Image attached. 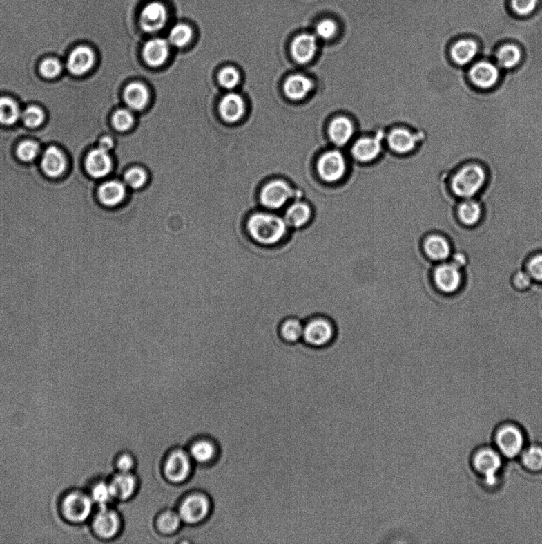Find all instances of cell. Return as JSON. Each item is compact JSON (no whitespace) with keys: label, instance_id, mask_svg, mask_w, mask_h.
<instances>
[{"label":"cell","instance_id":"6da1fadb","mask_svg":"<svg viewBox=\"0 0 542 544\" xmlns=\"http://www.w3.org/2000/svg\"><path fill=\"white\" fill-rule=\"evenodd\" d=\"M285 218L277 214L257 212L247 218L246 231L258 245L275 247L281 244L289 234Z\"/></svg>","mask_w":542,"mask_h":544},{"label":"cell","instance_id":"7a4b0ae2","mask_svg":"<svg viewBox=\"0 0 542 544\" xmlns=\"http://www.w3.org/2000/svg\"><path fill=\"white\" fill-rule=\"evenodd\" d=\"M95 504L87 490L72 489L66 491L59 501L63 520L75 526H86L94 514Z\"/></svg>","mask_w":542,"mask_h":544},{"label":"cell","instance_id":"3957f363","mask_svg":"<svg viewBox=\"0 0 542 544\" xmlns=\"http://www.w3.org/2000/svg\"><path fill=\"white\" fill-rule=\"evenodd\" d=\"M486 182L485 171L476 164L462 167L452 180V189L458 197L471 198L482 189Z\"/></svg>","mask_w":542,"mask_h":544},{"label":"cell","instance_id":"277c9868","mask_svg":"<svg viewBox=\"0 0 542 544\" xmlns=\"http://www.w3.org/2000/svg\"><path fill=\"white\" fill-rule=\"evenodd\" d=\"M89 526L98 542H107L118 537L123 523L119 512L108 506L98 507Z\"/></svg>","mask_w":542,"mask_h":544},{"label":"cell","instance_id":"5b68a950","mask_svg":"<svg viewBox=\"0 0 542 544\" xmlns=\"http://www.w3.org/2000/svg\"><path fill=\"white\" fill-rule=\"evenodd\" d=\"M497 451L503 457L514 458L523 453L525 439L522 429L513 423L499 426L494 435Z\"/></svg>","mask_w":542,"mask_h":544},{"label":"cell","instance_id":"8992f818","mask_svg":"<svg viewBox=\"0 0 542 544\" xmlns=\"http://www.w3.org/2000/svg\"><path fill=\"white\" fill-rule=\"evenodd\" d=\"M333 322L324 317H315L304 323L302 341L313 348L327 346L335 337Z\"/></svg>","mask_w":542,"mask_h":544},{"label":"cell","instance_id":"52a82bcc","mask_svg":"<svg viewBox=\"0 0 542 544\" xmlns=\"http://www.w3.org/2000/svg\"><path fill=\"white\" fill-rule=\"evenodd\" d=\"M473 468L481 475L487 485H496L502 468V455L497 449L489 447L478 449L472 458Z\"/></svg>","mask_w":542,"mask_h":544},{"label":"cell","instance_id":"ba28073f","mask_svg":"<svg viewBox=\"0 0 542 544\" xmlns=\"http://www.w3.org/2000/svg\"><path fill=\"white\" fill-rule=\"evenodd\" d=\"M211 507V502L206 495L202 493L192 494L182 502L178 514L182 522L189 525H196L206 519Z\"/></svg>","mask_w":542,"mask_h":544},{"label":"cell","instance_id":"9c48e42d","mask_svg":"<svg viewBox=\"0 0 542 544\" xmlns=\"http://www.w3.org/2000/svg\"><path fill=\"white\" fill-rule=\"evenodd\" d=\"M192 458L183 449L173 451L166 458L163 465V473L168 481L173 484H181L191 477Z\"/></svg>","mask_w":542,"mask_h":544},{"label":"cell","instance_id":"30bf717a","mask_svg":"<svg viewBox=\"0 0 542 544\" xmlns=\"http://www.w3.org/2000/svg\"><path fill=\"white\" fill-rule=\"evenodd\" d=\"M432 279L434 285L440 292L452 294L461 286L462 272L452 263H445L434 268Z\"/></svg>","mask_w":542,"mask_h":544},{"label":"cell","instance_id":"8fae6325","mask_svg":"<svg viewBox=\"0 0 542 544\" xmlns=\"http://www.w3.org/2000/svg\"><path fill=\"white\" fill-rule=\"evenodd\" d=\"M168 12L164 4L159 1L148 3L142 9L140 27L146 33H156L165 28Z\"/></svg>","mask_w":542,"mask_h":544},{"label":"cell","instance_id":"7c38bea8","mask_svg":"<svg viewBox=\"0 0 542 544\" xmlns=\"http://www.w3.org/2000/svg\"><path fill=\"white\" fill-rule=\"evenodd\" d=\"M318 169L322 179L329 182L339 181L345 174L346 162L338 151H330L320 156Z\"/></svg>","mask_w":542,"mask_h":544},{"label":"cell","instance_id":"4fadbf2b","mask_svg":"<svg viewBox=\"0 0 542 544\" xmlns=\"http://www.w3.org/2000/svg\"><path fill=\"white\" fill-rule=\"evenodd\" d=\"M293 196V191L285 182L277 180L270 182L261 193L263 206L271 210L280 209Z\"/></svg>","mask_w":542,"mask_h":544},{"label":"cell","instance_id":"5bb4252c","mask_svg":"<svg viewBox=\"0 0 542 544\" xmlns=\"http://www.w3.org/2000/svg\"><path fill=\"white\" fill-rule=\"evenodd\" d=\"M95 59L96 56L90 46L79 45L68 55L66 64L68 70L77 76L85 75L92 69Z\"/></svg>","mask_w":542,"mask_h":544},{"label":"cell","instance_id":"9a60e30c","mask_svg":"<svg viewBox=\"0 0 542 544\" xmlns=\"http://www.w3.org/2000/svg\"><path fill=\"white\" fill-rule=\"evenodd\" d=\"M318 50V39L311 33H302L293 39L291 50L292 56L300 64L312 61Z\"/></svg>","mask_w":542,"mask_h":544},{"label":"cell","instance_id":"2e32d148","mask_svg":"<svg viewBox=\"0 0 542 544\" xmlns=\"http://www.w3.org/2000/svg\"><path fill=\"white\" fill-rule=\"evenodd\" d=\"M470 77L473 85L481 90H489L496 85L499 71L492 62L482 61L471 68Z\"/></svg>","mask_w":542,"mask_h":544},{"label":"cell","instance_id":"e0dca14e","mask_svg":"<svg viewBox=\"0 0 542 544\" xmlns=\"http://www.w3.org/2000/svg\"><path fill=\"white\" fill-rule=\"evenodd\" d=\"M423 250L426 257L431 261H443L450 258L452 245L444 235L433 233L424 238Z\"/></svg>","mask_w":542,"mask_h":544},{"label":"cell","instance_id":"ac0fdd59","mask_svg":"<svg viewBox=\"0 0 542 544\" xmlns=\"http://www.w3.org/2000/svg\"><path fill=\"white\" fill-rule=\"evenodd\" d=\"M109 484L115 500H128L135 494L138 480L136 476L131 473L118 472L113 476Z\"/></svg>","mask_w":542,"mask_h":544},{"label":"cell","instance_id":"d6986e66","mask_svg":"<svg viewBox=\"0 0 542 544\" xmlns=\"http://www.w3.org/2000/svg\"><path fill=\"white\" fill-rule=\"evenodd\" d=\"M86 167L88 173L93 178L106 176L113 167L108 151L99 148L91 151L86 157Z\"/></svg>","mask_w":542,"mask_h":544},{"label":"cell","instance_id":"ffe728a7","mask_svg":"<svg viewBox=\"0 0 542 544\" xmlns=\"http://www.w3.org/2000/svg\"><path fill=\"white\" fill-rule=\"evenodd\" d=\"M313 212L307 203L296 202L287 208L285 221L289 227L293 229L307 227L312 221Z\"/></svg>","mask_w":542,"mask_h":544},{"label":"cell","instance_id":"44dd1931","mask_svg":"<svg viewBox=\"0 0 542 544\" xmlns=\"http://www.w3.org/2000/svg\"><path fill=\"white\" fill-rule=\"evenodd\" d=\"M381 150L380 138H365L356 141L352 147L351 153L357 160L370 162L380 155Z\"/></svg>","mask_w":542,"mask_h":544},{"label":"cell","instance_id":"7402d4cb","mask_svg":"<svg viewBox=\"0 0 542 544\" xmlns=\"http://www.w3.org/2000/svg\"><path fill=\"white\" fill-rule=\"evenodd\" d=\"M478 51V46L475 40L463 39L452 46L450 55L455 64L465 66L475 59Z\"/></svg>","mask_w":542,"mask_h":544},{"label":"cell","instance_id":"603a6c76","mask_svg":"<svg viewBox=\"0 0 542 544\" xmlns=\"http://www.w3.org/2000/svg\"><path fill=\"white\" fill-rule=\"evenodd\" d=\"M143 55L150 66H159L164 64L169 55V44L162 39H151L145 44Z\"/></svg>","mask_w":542,"mask_h":544},{"label":"cell","instance_id":"cb8c5ba5","mask_svg":"<svg viewBox=\"0 0 542 544\" xmlns=\"http://www.w3.org/2000/svg\"><path fill=\"white\" fill-rule=\"evenodd\" d=\"M66 167L65 156L60 149L51 146L45 151L41 160V167L47 176L59 177L64 172Z\"/></svg>","mask_w":542,"mask_h":544},{"label":"cell","instance_id":"d4e9b609","mask_svg":"<svg viewBox=\"0 0 542 544\" xmlns=\"http://www.w3.org/2000/svg\"><path fill=\"white\" fill-rule=\"evenodd\" d=\"M313 84L309 78L303 75H296L291 76L284 85V91L286 95L291 100H302L311 92Z\"/></svg>","mask_w":542,"mask_h":544},{"label":"cell","instance_id":"484cf974","mask_svg":"<svg viewBox=\"0 0 542 544\" xmlns=\"http://www.w3.org/2000/svg\"><path fill=\"white\" fill-rule=\"evenodd\" d=\"M125 195V187L118 181L106 182L98 191L99 201L104 206L109 207L119 205L124 200Z\"/></svg>","mask_w":542,"mask_h":544},{"label":"cell","instance_id":"4316f807","mask_svg":"<svg viewBox=\"0 0 542 544\" xmlns=\"http://www.w3.org/2000/svg\"><path fill=\"white\" fill-rule=\"evenodd\" d=\"M329 133L333 142L338 146H343L351 139L354 127L351 120L345 117L335 118L329 125Z\"/></svg>","mask_w":542,"mask_h":544},{"label":"cell","instance_id":"83f0119b","mask_svg":"<svg viewBox=\"0 0 542 544\" xmlns=\"http://www.w3.org/2000/svg\"><path fill=\"white\" fill-rule=\"evenodd\" d=\"M417 140L415 135L405 129H396L391 131L388 138V144L391 149L399 154L410 153L415 148Z\"/></svg>","mask_w":542,"mask_h":544},{"label":"cell","instance_id":"f1b7e54d","mask_svg":"<svg viewBox=\"0 0 542 544\" xmlns=\"http://www.w3.org/2000/svg\"><path fill=\"white\" fill-rule=\"evenodd\" d=\"M457 216L463 226L474 227L481 222L482 208L477 202L467 198L458 207Z\"/></svg>","mask_w":542,"mask_h":544},{"label":"cell","instance_id":"f546056e","mask_svg":"<svg viewBox=\"0 0 542 544\" xmlns=\"http://www.w3.org/2000/svg\"><path fill=\"white\" fill-rule=\"evenodd\" d=\"M221 116L229 122L238 120L244 112V104L238 94L230 93L220 103Z\"/></svg>","mask_w":542,"mask_h":544},{"label":"cell","instance_id":"4dcf8cb0","mask_svg":"<svg viewBox=\"0 0 542 544\" xmlns=\"http://www.w3.org/2000/svg\"><path fill=\"white\" fill-rule=\"evenodd\" d=\"M88 491L91 496L95 505L98 507H108L115 500L109 481L104 479L94 481Z\"/></svg>","mask_w":542,"mask_h":544},{"label":"cell","instance_id":"1f68e13d","mask_svg":"<svg viewBox=\"0 0 542 544\" xmlns=\"http://www.w3.org/2000/svg\"><path fill=\"white\" fill-rule=\"evenodd\" d=\"M188 454L191 455L192 460L197 463H208L215 458L217 447L213 442L207 439H200L191 444Z\"/></svg>","mask_w":542,"mask_h":544},{"label":"cell","instance_id":"d6a6232c","mask_svg":"<svg viewBox=\"0 0 542 544\" xmlns=\"http://www.w3.org/2000/svg\"><path fill=\"white\" fill-rule=\"evenodd\" d=\"M522 51L515 44H505L499 47L496 52V59L500 66L504 69H512L522 60Z\"/></svg>","mask_w":542,"mask_h":544},{"label":"cell","instance_id":"836d02e7","mask_svg":"<svg viewBox=\"0 0 542 544\" xmlns=\"http://www.w3.org/2000/svg\"><path fill=\"white\" fill-rule=\"evenodd\" d=\"M149 94L146 88L140 83H133L124 92V98L128 106L135 111H141L148 102Z\"/></svg>","mask_w":542,"mask_h":544},{"label":"cell","instance_id":"e575fe53","mask_svg":"<svg viewBox=\"0 0 542 544\" xmlns=\"http://www.w3.org/2000/svg\"><path fill=\"white\" fill-rule=\"evenodd\" d=\"M304 323L298 317H289L280 324V332L284 341L297 343L302 341Z\"/></svg>","mask_w":542,"mask_h":544},{"label":"cell","instance_id":"d590c367","mask_svg":"<svg viewBox=\"0 0 542 544\" xmlns=\"http://www.w3.org/2000/svg\"><path fill=\"white\" fill-rule=\"evenodd\" d=\"M182 520L178 512L166 510L162 512L156 520V527L162 534L171 535L179 530Z\"/></svg>","mask_w":542,"mask_h":544},{"label":"cell","instance_id":"8d00e7d4","mask_svg":"<svg viewBox=\"0 0 542 544\" xmlns=\"http://www.w3.org/2000/svg\"><path fill=\"white\" fill-rule=\"evenodd\" d=\"M521 462L524 468L533 473H539L542 471V447L539 444H532L525 448L521 453Z\"/></svg>","mask_w":542,"mask_h":544},{"label":"cell","instance_id":"74e56055","mask_svg":"<svg viewBox=\"0 0 542 544\" xmlns=\"http://www.w3.org/2000/svg\"><path fill=\"white\" fill-rule=\"evenodd\" d=\"M20 117L21 113L17 102L10 97H0V123L12 125Z\"/></svg>","mask_w":542,"mask_h":544},{"label":"cell","instance_id":"f35d334b","mask_svg":"<svg viewBox=\"0 0 542 544\" xmlns=\"http://www.w3.org/2000/svg\"><path fill=\"white\" fill-rule=\"evenodd\" d=\"M192 37L193 30L185 24H178L173 26L169 34L171 44L176 47L186 46L191 41Z\"/></svg>","mask_w":542,"mask_h":544},{"label":"cell","instance_id":"ab89813d","mask_svg":"<svg viewBox=\"0 0 542 544\" xmlns=\"http://www.w3.org/2000/svg\"><path fill=\"white\" fill-rule=\"evenodd\" d=\"M339 26L338 22L333 19L326 18L318 21L315 26L314 35L318 39L330 40L338 35Z\"/></svg>","mask_w":542,"mask_h":544},{"label":"cell","instance_id":"60d3db41","mask_svg":"<svg viewBox=\"0 0 542 544\" xmlns=\"http://www.w3.org/2000/svg\"><path fill=\"white\" fill-rule=\"evenodd\" d=\"M21 118L26 127L35 129L43 123L45 115L39 107L30 106L21 113Z\"/></svg>","mask_w":542,"mask_h":544},{"label":"cell","instance_id":"b9f144b4","mask_svg":"<svg viewBox=\"0 0 542 544\" xmlns=\"http://www.w3.org/2000/svg\"><path fill=\"white\" fill-rule=\"evenodd\" d=\"M539 0H510L512 12L519 17H528L532 14L538 6Z\"/></svg>","mask_w":542,"mask_h":544},{"label":"cell","instance_id":"7bdbcfd3","mask_svg":"<svg viewBox=\"0 0 542 544\" xmlns=\"http://www.w3.org/2000/svg\"><path fill=\"white\" fill-rule=\"evenodd\" d=\"M39 153V146L32 140H26L21 143L17 149L19 158L24 162L33 161Z\"/></svg>","mask_w":542,"mask_h":544},{"label":"cell","instance_id":"ee69618b","mask_svg":"<svg viewBox=\"0 0 542 544\" xmlns=\"http://www.w3.org/2000/svg\"><path fill=\"white\" fill-rule=\"evenodd\" d=\"M61 62L54 57H47L40 65L41 74L46 78H55L61 74Z\"/></svg>","mask_w":542,"mask_h":544},{"label":"cell","instance_id":"f6af8a7d","mask_svg":"<svg viewBox=\"0 0 542 544\" xmlns=\"http://www.w3.org/2000/svg\"><path fill=\"white\" fill-rule=\"evenodd\" d=\"M114 127L119 131L129 129L134 123L133 114L126 109H119L114 114L113 118Z\"/></svg>","mask_w":542,"mask_h":544},{"label":"cell","instance_id":"bcb514c9","mask_svg":"<svg viewBox=\"0 0 542 544\" xmlns=\"http://www.w3.org/2000/svg\"><path fill=\"white\" fill-rule=\"evenodd\" d=\"M525 268L532 280L542 283V254L531 258Z\"/></svg>","mask_w":542,"mask_h":544},{"label":"cell","instance_id":"7dc6e473","mask_svg":"<svg viewBox=\"0 0 542 544\" xmlns=\"http://www.w3.org/2000/svg\"><path fill=\"white\" fill-rule=\"evenodd\" d=\"M124 180L126 184L137 189V188H139L145 184L146 176L144 171L136 167V169H130L126 173Z\"/></svg>","mask_w":542,"mask_h":544},{"label":"cell","instance_id":"c3c4849f","mask_svg":"<svg viewBox=\"0 0 542 544\" xmlns=\"http://www.w3.org/2000/svg\"><path fill=\"white\" fill-rule=\"evenodd\" d=\"M135 467L134 457L127 453L119 454L114 462V467L120 473H131Z\"/></svg>","mask_w":542,"mask_h":544},{"label":"cell","instance_id":"681fc988","mask_svg":"<svg viewBox=\"0 0 542 544\" xmlns=\"http://www.w3.org/2000/svg\"><path fill=\"white\" fill-rule=\"evenodd\" d=\"M219 81L221 86L226 88H233L238 85L240 81V75L238 72L233 68H225L220 72L219 75Z\"/></svg>","mask_w":542,"mask_h":544},{"label":"cell","instance_id":"f907efd6","mask_svg":"<svg viewBox=\"0 0 542 544\" xmlns=\"http://www.w3.org/2000/svg\"><path fill=\"white\" fill-rule=\"evenodd\" d=\"M512 283L517 290H525L532 285V279L523 268L515 272L512 276Z\"/></svg>","mask_w":542,"mask_h":544},{"label":"cell","instance_id":"816d5d0a","mask_svg":"<svg viewBox=\"0 0 542 544\" xmlns=\"http://www.w3.org/2000/svg\"><path fill=\"white\" fill-rule=\"evenodd\" d=\"M467 258L466 254L463 251L456 250V252L452 257V263L462 270L467 265Z\"/></svg>","mask_w":542,"mask_h":544},{"label":"cell","instance_id":"f5cc1de1","mask_svg":"<svg viewBox=\"0 0 542 544\" xmlns=\"http://www.w3.org/2000/svg\"><path fill=\"white\" fill-rule=\"evenodd\" d=\"M113 145L114 143L112 138H110L109 137H104L101 140V141H99V148L108 151L113 149Z\"/></svg>","mask_w":542,"mask_h":544},{"label":"cell","instance_id":"db71d44e","mask_svg":"<svg viewBox=\"0 0 542 544\" xmlns=\"http://www.w3.org/2000/svg\"><path fill=\"white\" fill-rule=\"evenodd\" d=\"M10 441H12V440H10ZM12 443H13V442H12ZM13 444H14V443H13ZM14 447H15V446H14ZM17 449H18V448H17ZM18 451H19V449H18ZM19 452H20V451H19ZM21 454H22V453H21ZM22 456H23V454H22ZM23 458H24V457H23ZM25 460H26V459H25ZM26 462H28V461H26ZM28 464H29V463H28ZM29 465H30V464H29ZM31 468H32V467H31ZM32 469H33V468H32ZM33 470H34V469H33ZM34 471H35V470H34ZM36 474H37V473H36ZM37 476H38V474H37ZM38 477H39V476H38ZM40 480H41V478H40ZM41 481H43V480H41ZM43 484H44V483H43ZM44 485H45V484H44ZM45 486H46V485H45ZM46 488H47V487H46ZM47 489H48V488H47ZM48 490H49V489H48ZM49 491H50V490H49ZM50 494H51V491H50ZM52 496H54V495H52ZM55 496V498H56L55 500H59V498H56V496Z\"/></svg>","mask_w":542,"mask_h":544},{"label":"cell","instance_id":"11a10c76","mask_svg":"<svg viewBox=\"0 0 542 544\" xmlns=\"http://www.w3.org/2000/svg\"><path fill=\"white\" fill-rule=\"evenodd\" d=\"M1 433H2V432H1ZM3 436H4V435H3ZM4 437H5V436H4ZM5 438H6V437H5ZM6 439H7V438H6ZM7 440H8V439H7ZM9 443H10V442H9ZM10 446H12V444H10ZM12 448H13V447H12ZM13 449H14V448H13ZM15 452H17V451H15ZM17 454H18V453H17ZM18 455H19V454H18ZM19 458H20V457H19ZM21 460H22V458H21ZM22 461H23V460H22ZM23 463H24V462H23ZM24 464H25V463H24ZM25 465H26V464H25ZM29 470H30V469H29ZM30 473H31V471H30ZM32 474H33V473H32ZM33 476H34V474H33ZM34 477H35V476H34ZM35 479H36V478H35ZM36 480H37V479H36ZM38 482L39 483V480H38ZM39 484H40V483H39ZM40 485H41V487H43V485H41V484H40Z\"/></svg>","mask_w":542,"mask_h":544}]
</instances>
